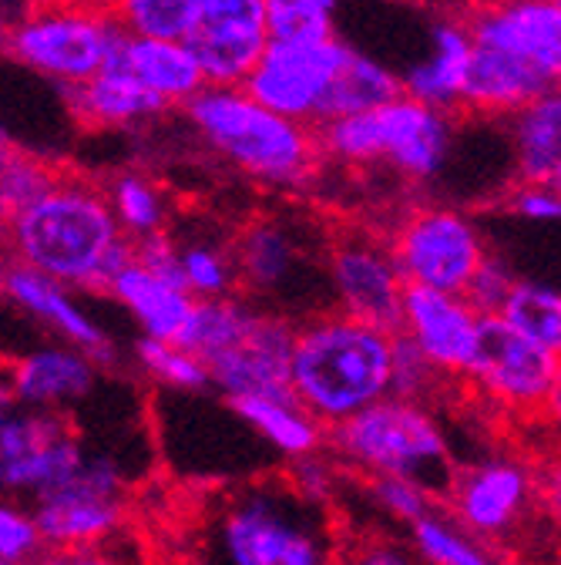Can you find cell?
<instances>
[{
    "instance_id": "7dc6e473",
    "label": "cell",
    "mask_w": 561,
    "mask_h": 565,
    "mask_svg": "<svg viewBox=\"0 0 561 565\" xmlns=\"http://www.w3.org/2000/svg\"><path fill=\"white\" fill-rule=\"evenodd\" d=\"M8 266H11V256H8V243H4V233H0V276L8 273Z\"/></svg>"
},
{
    "instance_id": "30bf717a",
    "label": "cell",
    "mask_w": 561,
    "mask_h": 565,
    "mask_svg": "<svg viewBox=\"0 0 561 565\" xmlns=\"http://www.w3.org/2000/svg\"><path fill=\"white\" fill-rule=\"evenodd\" d=\"M464 381L481 397L495 401L511 414L544 417V411H554L558 401L561 353L518 337L498 317H481Z\"/></svg>"
},
{
    "instance_id": "8fae6325",
    "label": "cell",
    "mask_w": 561,
    "mask_h": 565,
    "mask_svg": "<svg viewBox=\"0 0 561 565\" xmlns=\"http://www.w3.org/2000/svg\"><path fill=\"white\" fill-rule=\"evenodd\" d=\"M85 458L88 451L67 414L14 407L0 417V494L8 499H41L72 478Z\"/></svg>"
},
{
    "instance_id": "ab89813d",
    "label": "cell",
    "mask_w": 561,
    "mask_h": 565,
    "mask_svg": "<svg viewBox=\"0 0 561 565\" xmlns=\"http://www.w3.org/2000/svg\"><path fill=\"white\" fill-rule=\"evenodd\" d=\"M367 488L374 505L400 525H413L420 515H428L434 509L431 494L407 478H367Z\"/></svg>"
},
{
    "instance_id": "3957f363",
    "label": "cell",
    "mask_w": 561,
    "mask_h": 565,
    "mask_svg": "<svg viewBox=\"0 0 561 565\" xmlns=\"http://www.w3.org/2000/svg\"><path fill=\"white\" fill-rule=\"evenodd\" d=\"M390 364L393 333L326 307L293 327L290 394L330 431L390 397Z\"/></svg>"
},
{
    "instance_id": "7402d4cb",
    "label": "cell",
    "mask_w": 561,
    "mask_h": 565,
    "mask_svg": "<svg viewBox=\"0 0 561 565\" xmlns=\"http://www.w3.org/2000/svg\"><path fill=\"white\" fill-rule=\"evenodd\" d=\"M548 92H558V82L548 78L544 71L501 54L471 44V64L467 82L461 92V108L477 115H518L531 102L544 98Z\"/></svg>"
},
{
    "instance_id": "8992f818",
    "label": "cell",
    "mask_w": 561,
    "mask_h": 565,
    "mask_svg": "<svg viewBox=\"0 0 561 565\" xmlns=\"http://www.w3.org/2000/svg\"><path fill=\"white\" fill-rule=\"evenodd\" d=\"M316 149L346 166H387L407 179H434L454 146L447 111L428 108L407 95L364 111L333 118L313 128Z\"/></svg>"
},
{
    "instance_id": "f6af8a7d",
    "label": "cell",
    "mask_w": 561,
    "mask_h": 565,
    "mask_svg": "<svg viewBox=\"0 0 561 565\" xmlns=\"http://www.w3.org/2000/svg\"><path fill=\"white\" fill-rule=\"evenodd\" d=\"M18 407L14 391H11V377H8V364H0V417H8Z\"/></svg>"
},
{
    "instance_id": "f907efd6",
    "label": "cell",
    "mask_w": 561,
    "mask_h": 565,
    "mask_svg": "<svg viewBox=\"0 0 561 565\" xmlns=\"http://www.w3.org/2000/svg\"><path fill=\"white\" fill-rule=\"evenodd\" d=\"M31 4H44V0H31Z\"/></svg>"
},
{
    "instance_id": "8d00e7d4",
    "label": "cell",
    "mask_w": 561,
    "mask_h": 565,
    "mask_svg": "<svg viewBox=\"0 0 561 565\" xmlns=\"http://www.w3.org/2000/svg\"><path fill=\"white\" fill-rule=\"evenodd\" d=\"M54 179H57L54 166H47L34 156L14 152L11 162L0 169V230H4L11 220H18L34 199H41Z\"/></svg>"
},
{
    "instance_id": "5bb4252c",
    "label": "cell",
    "mask_w": 561,
    "mask_h": 565,
    "mask_svg": "<svg viewBox=\"0 0 561 565\" xmlns=\"http://www.w3.org/2000/svg\"><path fill=\"white\" fill-rule=\"evenodd\" d=\"M229 256L236 290L262 310H276L279 300H300V290L316 269L303 230L283 216L252 220L229 246Z\"/></svg>"
},
{
    "instance_id": "5b68a950",
    "label": "cell",
    "mask_w": 561,
    "mask_h": 565,
    "mask_svg": "<svg viewBox=\"0 0 561 565\" xmlns=\"http://www.w3.org/2000/svg\"><path fill=\"white\" fill-rule=\"evenodd\" d=\"M336 461L367 478H407L431 499L447 494L454 481L451 448L434 411L413 401L384 397L367 411L326 431Z\"/></svg>"
},
{
    "instance_id": "4dcf8cb0",
    "label": "cell",
    "mask_w": 561,
    "mask_h": 565,
    "mask_svg": "<svg viewBox=\"0 0 561 565\" xmlns=\"http://www.w3.org/2000/svg\"><path fill=\"white\" fill-rule=\"evenodd\" d=\"M410 548L420 565H501L487 542L461 529L447 512L431 509L410 525Z\"/></svg>"
},
{
    "instance_id": "52a82bcc",
    "label": "cell",
    "mask_w": 561,
    "mask_h": 565,
    "mask_svg": "<svg viewBox=\"0 0 561 565\" xmlns=\"http://www.w3.org/2000/svg\"><path fill=\"white\" fill-rule=\"evenodd\" d=\"M121 41L125 31L98 0H44L0 44L37 75L67 88L98 75Z\"/></svg>"
},
{
    "instance_id": "f35d334b",
    "label": "cell",
    "mask_w": 561,
    "mask_h": 565,
    "mask_svg": "<svg viewBox=\"0 0 561 565\" xmlns=\"http://www.w3.org/2000/svg\"><path fill=\"white\" fill-rule=\"evenodd\" d=\"M441 381L444 374L434 371L420 353L393 333V364H390V397L400 401H413V404H424L441 394Z\"/></svg>"
},
{
    "instance_id": "e0dca14e",
    "label": "cell",
    "mask_w": 561,
    "mask_h": 565,
    "mask_svg": "<svg viewBox=\"0 0 561 565\" xmlns=\"http://www.w3.org/2000/svg\"><path fill=\"white\" fill-rule=\"evenodd\" d=\"M444 499L451 502V519L474 539L490 542L511 535L531 509L535 478L525 465L508 458H490L454 475Z\"/></svg>"
},
{
    "instance_id": "836d02e7",
    "label": "cell",
    "mask_w": 561,
    "mask_h": 565,
    "mask_svg": "<svg viewBox=\"0 0 561 565\" xmlns=\"http://www.w3.org/2000/svg\"><path fill=\"white\" fill-rule=\"evenodd\" d=\"M179 276L192 300H219L236 294V273L229 246L185 243L179 246Z\"/></svg>"
},
{
    "instance_id": "4316f807",
    "label": "cell",
    "mask_w": 561,
    "mask_h": 565,
    "mask_svg": "<svg viewBox=\"0 0 561 565\" xmlns=\"http://www.w3.org/2000/svg\"><path fill=\"white\" fill-rule=\"evenodd\" d=\"M226 404L256 438H262L272 451H279L290 461H303L310 455H320L326 445V431L293 401V394L236 397Z\"/></svg>"
},
{
    "instance_id": "cb8c5ba5",
    "label": "cell",
    "mask_w": 561,
    "mask_h": 565,
    "mask_svg": "<svg viewBox=\"0 0 561 565\" xmlns=\"http://www.w3.org/2000/svg\"><path fill=\"white\" fill-rule=\"evenodd\" d=\"M108 294L131 313L138 327H142L145 340H162V343H179L195 307V300L179 282L152 276L134 259L111 279Z\"/></svg>"
},
{
    "instance_id": "60d3db41",
    "label": "cell",
    "mask_w": 561,
    "mask_h": 565,
    "mask_svg": "<svg viewBox=\"0 0 561 565\" xmlns=\"http://www.w3.org/2000/svg\"><path fill=\"white\" fill-rule=\"evenodd\" d=\"M515 279H518V273L505 259L487 253L484 263L477 266V273L467 282L464 300L477 310V317H498L508 294H511V287H515Z\"/></svg>"
},
{
    "instance_id": "d6a6232c",
    "label": "cell",
    "mask_w": 561,
    "mask_h": 565,
    "mask_svg": "<svg viewBox=\"0 0 561 565\" xmlns=\"http://www.w3.org/2000/svg\"><path fill=\"white\" fill-rule=\"evenodd\" d=\"M108 11L128 38L185 41L195 21V0H115Z\"/></svg>"
},
{
    "instance_id": "1f68e13d",
    "label": "cell",
    "mask_w": 561,
    "mask_h": 565,
    "mask_svg": "<svg viewBox=\"0 0 561 565\" xmlns=\"http://www.w3.org/2000/svg\"><path fill=\"white\" fill-rule=\"evenodd\" d=\"M498 320L518 337L561 353V297L548 282L518 276Z\"/></svg>"
},
{
    "instance_id": "83f0119b",
    "label": "cell",
    "mask_w": 561,
    "mask_h": 565,
    "mask_svg": "<svg viewBox=\"0 0 561 565\" xmlns=\"http://www.w3.org/2000/svg\"><path fill=\"white\" fill-rule=\"evenodd\" d=\"M515 118V169L521 185H561V98H544L521 108Z\"/></svg>"
},
{
    "instance_id": "44dd1931",
    "label": "cell",
    "mask_w": 561,
    "mask_h": 565,
    "mask_svg": "<svg viewBox=\"0 0 561 565\" xmlns=\"http://www.w3.org/2000/svg\"><path fill=\"white\" fill-rule=\"evenodd\" d=\"M0 294H4L14 307H21L28 317H34L41 327L57 333L61 343H72L85 350L88 358L105 371L115 364V347L111 337L101 330V323L75 300V294L61 287V282L24 269V266H8V273L0 276Z\"/></svg>"
},
{
    "instance_id": "bcb514c9",
    "label": "cell",
    "mask_w": 561,
    "mask_h": 565,
    "mask_svg": "<svg viewBox=\"0 0 561 565\" xmlns=\"http://www.w3.org/2000/svg\"><path fill=\"white\" fill-rule=\"evenodd\" d=\"M18 149H14V141L8 138V131L0 128V169H4L8 162H11V156H14Z\"/></svg>"
},
{
    "instance_id": "ba28073f",
    "label": "cell",
    "mask_w": 561,
    "mask_h": 565,
    "mask_svg": "<svg viewBox=\"0 0 561 565\" xmlns=\"http://www.w3.org/2000/svg\"><path fill=\"white\" fill-rule=\"evenodd\" d=\"M387 249L407 287L454 297H464L471 276L487 256L477 223L451 205H424L407 212Z\"/></svg>"
},
{
    "instance_id": "ffe728a7",
    "label": "cell",
    "mask_w": 561,
    "mask_h": 565,
    "mask_svg": "<svg viewBox=\"0 0 561 565\" xmlns=\"http://www.w3.org/2000/svg\"><path fill=\"white\" fill-rule=\"evenodd\" d=\"M4 364L18 407L44 414H67L75 404L91 397V391L101 381V367L88 353L61 340L34 347Z\"/></svg>"
},
{
    "instance_id": "9c48e42d",
    "label": "cell",
    "mask_w": 561,
    "mask_h": 565,
    "mask_svg": "<svg viewBox=\"0 0 561 565\" xmlns=\"http://www.w3.org/2000/svg\"><path fill=\"white\" fill-rule=\"evenodd\" d=\"M44 552H78L108 545L128 515L125 478L108 455H88L85 465L31 505Z\"/></svg>"
},
{
    "instance_id": "d590c367",
    "label": "cell",
    "mask_w": 561,
    "mask_h": 565,
    "mask_svg": "<svg viewBox=\"0 0 561 565\" xmlns=\"http://www.w3.org/2000/svg\"><path fill=\"white\" fill-rule=\"evenodd\" d=\"M266 31L276 44H320L336 38L333 14L320 0H262Z\"/></svg>"
},
{
    "instance_id": "b9f144b4",
    "label": "cell",
    "mask_w": 561,
    "mask_h": 565,
    "mask_svg": "<svg viewBox=\"0 0 561 565\" xmlns=\"http://www.w3.org/2000/svg\"><path fill=\"white\" fill-rule=\"evenodd\" d=\"M336 565H420L410 542L393 535H360L343 542Z\"/></svg>"
},
{
    "instance_id": "f546056e",
    "label": "cell",
    "mask_w": 561,
    "mask_h": 565,
    "mask_svg": "<svg viewBox=\"0 0 561 565\" xmlns=\"http://www.w3.org/2000/svg\"><path fill=\"white\" fill-rule=\"evenodd\" d=\"M105 199H108L111 216L128 243L165 233L169 202H165L162 185L155 179H149L145 172H118L108 182Z\"/></svg>"
},
{
    "instance_id": "2e32d148",
    "label": "cell",
    "mask_w": 561,
    "mask_h": 565,
    "mask_svg": "<svg viewBox=\"0 0 561 565\" xmlns=\"http://www.w3.org/2000/svg\"><path fill=\"white\" fill-rule=\"evenodd\" d=\"M293 327L290 317L259 307L246 333L205 364L208 387H219L226 401L290 394Z\"/></svg>"
},
{
    "instance_id": "277c9868",
    "label": "cell",
    "mask_w": 561,
    "mask_h": 565,
    "mask_svg": "<svg viewBox=\"0 0 561 565\" xmlns=\"http://www.w3.org/2000/svg\"><path fill=\"white\" fill-rule=\"evenodd\" d=\"M185 115L208 149L266 185H300L316 169L313 128L256 105L242 88H202Z\"/></svg>"
},
{
    "instance_id": "7c38bea8",
    "label": "cell",
    "mask_w": 561,
    "mask_h": 565,
    "mask_svg": "<svg viewBox=\"0 0 561 565\" xmlns=\"http://www.w3.org/2000/svg\"><path fill=\"white\" fill-rule=\"evenodd\" d=\"M349 44L339 38L320 41V44H276L269 41L249 78L242 82V92L296 125L316 128L323 115V102L330 95L333 78L339 75L343 61L349 57Z\"/></svg>"
},
{
    "instance_id": "c3c4849f",
    "label": "cell",
    "mask_w": 561,
    "mask_h": 565,
    "mask_svg": "<svg viewBox=\"0 0 561 565\" xmlns=\"http://www.w3.org/2000/svg\"><path fill=\"white\" fill-rule=\"evenodd\" d=\"M320 4H323V8H326L330 14H333V8H336V0H320Z\"/></svg>"
},
{
    "instance_id": "603a6c76",
    "label": "cell",
    "mask_w": 561,
    "mask_h": 565,
    "mask_svg": "<svg viewBox=\"0 0 561 565\" xmlns=\"http://www.w3.org/2000/svg\"><path fill=\"white\" fill-rule=\"evenodd\" d=\"M64 102L85 125L95 128H125L165 111V105L152 92H145L131 78V71L121 64L118 51L108 57L98 75H91L82 85H67Z\"/></svg>"
},
{
    "instance_id": "816d5d0a",
    "label": "cell",
    "mask_w": 561,
    "mask_h": 565,
    "mask_svg": "<svg viewBox=\"0 0 561 565\" xmlns=\"http://www.w3.org/2000/svg\"><path fill=\"white\" fill-rule=\"evenodd\" d=\"M0 565H8V562H0Z\"/></svg>"
},
{
    "instance_id": "9a60e30c",
    "label": "cell",
    "mask_w": 561,
    "mask_h": 565,
    "mask_svg": "<svg viewBox=\"0 0 561 565\" xmlns=\"http://www.w3.org/2000/svg\"><path fill=\"white\" fill-rule=\"evenodd\" d=\"M269 44L262 0H195L185 47L195 54L205 88H242Z\"/></svg>"
},
{
    "instance_id": "484cf974",
    "label": "cell",
    "mask_w": 561,
    "mask_h": 565,
    "mask_svg": "<svg viewBox=\"0 0 561 565\" xmlns=\"http://www.w3.org/2000/svg\"><path fill=\"white\" fill-rule=\"evenodd\" d=\"M467 64H471V38L461 24H438L434 28V51L420 64H413L400 78V95L438 108L454 111L461 108V92L467 82Z\"/></svg>"
},
{
    "instance_id": "74e56055",
    "label": "cell",
    "mask_w": 561,
    "mask_h": 565,
    "mask_svg": "<svg viewBox=\"0 0 561 565\" xmlns=\"http://www.w3.org/2000/svg\"><path fill=\"white\" fill-rule=\"evenodd\" d=\"M44 555L41 532L24 502L0 494V562L8 565H37Z\"/></svg>"
},
{
    "instance_id": "ac0fdd59",
    "label": "cell",
    "mask_w": 561,
    "mask_h": 565,
    "mask_svg": "<svg viewBox=\"0 0 561 565\" xmlns=\"http://www.w3.org/2000/svg\"><path fill=\"white\" fill-rule=\"evenodd\" d=\"M477 330L481 317L464 297L420 287L403 290L397 337H403L444 377H464L477 343Z\"/></svg>"
},
{
    "instance_id": "d6986e66",
    "label": "cell",
    "mask_w": 561,
    "mask_h": 565,
    "mask_svg": "<svg viewBox=\"0 0 561 565\" xmlns=\"http://www.w3.org/2000/svg\"><path fill=\"white\" fill-rule=\"evenodd\" d=\"M467 38L544 71L554 82L561 75V0H501L474 18Z\"/></svg>"
},
{
    "instance_id": "7a4b0ae2",
    "label": "cell",
    "mask_w": 561,
    "mask_h": 565,
    "mask_svg": "<svg viewBox=\"0 0 561 565\" xmlns=\"http://www.w3.org/2000/svg\"><path fill=\"white\" fill-rule=\"evenodd\" d=\"M205 565H336L343 539L330 505H320L287 478L249 481L205 522Z\"/></svg>"
},
{
    "instance_id": "ee69618b",
    "label": "cell",
    "mask_w": 561,
    "mask_h": 565,
    "mask_svg": "<svg viewBox=\"0 0 561 565\" xmlns=\"http://www.w3.org/2000/svg\"><path fill=\"white\" fill-rule=\"evenodd\" d=\"M37 565H134L121 558L111 545L101 548H78V552H44Z\"/></svg>"
},
{
    "instance_id": "e575fe53",
    "label": "cell",
    "mask_w": 561,
    "mask_h": 565,
    "mask_svg": "<svg viewBox=\"0 0 561 565\" xmlns=\"http://www.w3.org/2000/svg\"><path fill=\"white\" fill-rule=\"evenodd\" d=\"M134 361L155 384L172 387V391H185V394H198L208 387V371L198 358L179 343H162V340H138L134 343Z\"/></svg>"
},
{
    "instance_id": "4fadbf2b",
    "label": "cell",
    "mask_w": 561,
    "mask_h": 565,
    "mask_svg": "<svg viewBox=\"0 0 561 565\" xmlns=\"http://www.w3.org/2000/svg\"><path fill=\"white\" fill-rule=\"evenodd\" d=\"M326 290L336 313L397 333L407 282L400 279L384 239L346 233L326 246Z\"/></svg>"
},
{
    "instance_id": "6da1fadb",
    "label": "cell",
    "mask_w": 561,
    "mask_h": 565,
    "mask_svg": "<svg viewBox=\"0 0 561 565\" xmlns=\"http://www.w3.org/2000/svg\"><path fill=\"white\" fill-rule=\"evenodd\" d=\"M0 233L14 266L34 269L67 290L108 294L111 279L131 263V243L111 216L105 189L61 172Z\"/></svg>"
},
{
    "instance_id": "7bdbcfd3",
    "label": "cell",
    "mask_w": 561,
    "mask_h": 565,
    "mask_svg": "<svg viewBox=\"0 0 561 565\" xmlns=\"http://www.w3.org/2000/svg\"><path fill=\"white\" fill-rule=\"evenodd\" d=\"M511 212L525 223H558L561 195L558 189H544V185H518V192L511 195Z\"/></svg>"
},
{
    "instance_id": "d4e9b609",
    "label": "cell",
    "mask_w": 561,
    "mask_h": 565,
    "mask_svg": "<svg viewBox=\"0 0 561 565\" xmlns=\"http://www.w3.org/2000/svg\"><path fill=\"white\" fill-rule=\"evenodd\" d=\"M121 64L131 71V78L152 92L165 108L185 105L205 88L202 67L185 41H152V38H128L118 47Z\"/></svg>"
},
{
    "instance_id": "681fc988",
    "label": "cell",
    "mask_w": 561,
    "mask_h": 565,
    "mask_svg": "<svg viewBox=\"0 0 561 565\" xmlns=\"http://www.w3.org/2000/svg\"><path fill=\"white\" fill-rule=\"evenodd\" d=\"M98 4H115V0H98Z\"/></svg>"
},
{
    "instance_id": "f1b7e54d",
    "label": "cell",
    "mask_w": 561,
    "mask_h": 565,
    "mask_svg": "<svg viewBox=\"0 0 561 565\" xmlns=\"http://www.w3.org/2000/svg\"><path fill=\"white\" fill-rule=\"evenodd\" d=\"M393 98H400V78L393 71L360 51H349V57L339 67V75L330 85L320 125L333 121V118H346V115L374 111Z\"/></svg>"
}]
</instances>
